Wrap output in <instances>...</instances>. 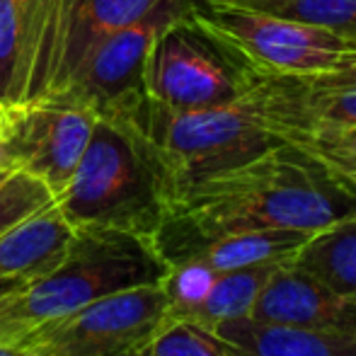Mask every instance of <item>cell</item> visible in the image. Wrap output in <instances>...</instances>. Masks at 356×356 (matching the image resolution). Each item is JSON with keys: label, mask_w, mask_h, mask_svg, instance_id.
<instances>
[{"label": "cell", "mask_w": 356, "mask_h": 356, "mask_svg": "<svg viewBox=\"0 0 356 356\" xmlns=\"http://www.w3.org/2000/svg\"><path fill=\"white\" fill-rule=\"evenodd\" d=\"M252 320L310 332L356 337V300L320 282L291 259H284L252 305Z\"/></svg>", "instance_id": "11"}, {"label": "cell", "mask_w": 356, "mask_h": 356, "mask_svg": "<svg viewBox=\"0 0 356 356\" xmlns=\"http://www.w3.org/2000/svg\"><path fill=\"white\" fill-rule=\"evenodd\" d=\"M315 90H334V88H356V56L342 71L330 73V75H320V78H313Z\"/></svg>", "instance_id": "25"}, {"label": "cell", "mask_w": 356, "mask_h": 356, "mask_svg": "<svg viewBox=\"0 0 356 356\" xmlns=\"http://www.w3.org/2000/svg\"><path fill=\"white\" fill-rule=\"evenodd\" d=\"M10 172H13V170H10ZM10 172H3V175H0V182H3V179H5V177H8V175H10Z\"/></svg>", "instance_id": "31"}, {"label": "cell", "mask_w": 356, "mask_h": 356, "mask_svg": "<svg viewBox=\"0 0 356 356\" xmlns=\"http://www.w3.org/2000/svg\"><path fill=\"white\" fill-rule=\"evenodd\" d=\"M189 8L168 10L95 42L56 92L73 95L97 119H131L148 99L145 66L155 34Z\"/></svg>", "instance_id": "9"}, {"label": "cell", "mask_w": 356, "mask_h": 356, "mask_svg": "<svg viewBox=\"0 0 356 356\" xmlns=\"http://www.w3.org/2000/svg\"><path fill=\"white\" fill-rule=\"evenodd\" d=\"M264 73L235 44L184 13L155 34L145 66V92L172 112L211 109L240 99Z\"/></svg>", "instance_id": "5"}, {"label": "cell", "mask_w": 356, "mask_h": 356, "mask_svg": "<svg viewBox=\"0 0 356 356\" xmlns=\"http://www.w3.org/2000/svg\"><path fill=\"white\" fill-rule=\"evenodd\" d=\"M293 262L356 300V213L310 235Z\"/></svg>", "instance_id": "17"}, {"label": "cell", "mask_w": 356, "mask_h": 356, "mask_svg": "<svg viewBox=\"0 0 356 356\" xmlns=\"http://www.w3.org/2000/svg\"><path fill=\"white\" fill-rule=\"evenodd\" d=\"M189 5L192 0H63L61 47L51 92L61 88L66 75L95 42L160 13Z\"/></svg>", "instance_id": "13"}, {"label": "cell", "mask_w": 356, "mask_h": 356, "mask_svg": "<svg viewBox=\"0 0 356 356\" xmlns=\"http://www.w3.org/2000/svg\"><path fill=\"white\" fill-rule=\"evenodd\" d=\"M73 228L56 202L39 209L0 235V279L32 284L63 262Z\"/></svg>", "instance_id": "14"}, {"label": "cell", "mask_w": 356, "mask_h": 356, "mask_svg": "<svg viewBox=\"0 0 356 356\" xmlns=\"http://www.w3.org/2000/svg\"><path fill=\"white\" fill-rule=\"evenodd\" d=\"M145 349L153 356H228L213 330L179 318H168Z\"/></svg>", "instance_id": "19"}, {"label": "cell", "mask_w": 356, "mask_h": 356, "mask_svg": "<svg viewBox=\"0 0 356 356\" xmlns=\"http://www.w3.org/2000/svg\"><path fill=\"white\" fill-rule=\"evenodd\" d=\"M170 318L163 284L119 291L54 320L17 344L29 356H117L141 349Z\"/></svg>", "instance_id": "7"}, {"label": "cell", "mask_w": 356, "mask_h": 356, "mask_svg": "<svg viewBox=\"0 0 356 356\" xmlns=\"http://www.w3.org/2000/svg\"><path fill=\"white\" fill-rule=\"evenodd\" d=\"M228 356H356V337L238 318L209 327Z\"/></svg>", "instance_id": "16"}, {"label": "cell", "mask_w": 356, "mask_h": 356, "mask_svg": "<svg viewBox=\"0 0 356 356\" xmlns=\"http://www.w3.org/2000/svg\"><path fill=\"white\" fill-rule=\"evenodd\" d=\"M313 112L315 129L356 127V88L315 90Z\"/></svg>", "instance_id": "22"}, {"label": "cell", "mask_w": 356, "mask_h": 356, "mask_svg": "<svg viewBox=\"0 0 356 356\" xmlns=\"http://www.w3.org/2000/svg\"><path fill=\"white\" fill-rule=\"evenodd\" d=\"M170 267L153 240L112 228H73L63 262L51 274L0 296V344L119 291L163 284Z\"/></svg>", "instance_id": "4"}, {"label": "cell", "mask_w": 356, "mask_h": 356, "mask_svg": "<svg viewBox=\"0 0 356 356\" xmlns=\"http://www.w3.org/2000/svg\"><path fill=\"white\" fill-rule=\"evenodd\" d=\"M189 13L269 73L320 78L342 71L356 56L352 39L245 3L192 0Z\"/></svg>", "instance_id": "6"}, {"label": "cell", "mask_w": 356, "mask_h": 356, "mask_svg": "<svg viewBox=\"0 0 356 356\" xmlns=\"http://www.w3.org/2000/svg\"><path fill=\"white\" fill-rule=\"evenodd\" d=\"M243 3L356 42V0H243Z\"/></svg>", "instance_id": "18"}, {"label": "cell", "mask_w": 356, "mask_h": 356, "mask_svg": "<svg viewBox=\"0 0 356 356\" xmlns=\"http://www.w3.org/2000/svg\"><path fill=\"white\" fill-rule=\"evenodd\" d=\"M117 356H153V354H150L145 347H141V349H129V352H122V354H117Z\"/></svg>", "instance_id": "28"}, {"label": "cell", "mask_w": 356, "mask_h": 356, "mask_svg": "<svg viewBox=\"0 0 356 356\" xmlns=\"http://www.w3.org/2000/svg\"><path fill=\"white\" fill-rule=\"evenodd\" d=\"M19 286H24V282H19V279H0V296L10 293V291L19 289Z\"/></svg>", "instance_id": "26"}, {"label": "cell", "mask_w": 356, "mask_h": 356, "mask_svg": "<svg viewBox=\"0 0 356 356\" xmlns=\"http://www.w3.org/2000/svg\"><path fill=\"white\" fill-rule=\"evenodd\" d=\"M158 148L129 119H97L58 211L71 228H112L153 240L172 204Z\"/></svg>", "instance_id": "3"}, {"label": "cell", "mask_w": 356, "mask_h": 356, "mask_svg": "<svg viewBox=\"0 0 356 356\" xmlns=\"http://www.w3.org/2000/svg\"><path fill=\"white\" fill-rule=\"evenodd\" d=\"M318 233V230H315ZM313 230L267 228V230H228L213 235H155L153 243L168 267L197 264V267L225 269L250 267L262 262L291 259Z\"/></svg>", "instance_id": "12"}, {"label": "cell", "mask_w": 356, "mask_h": 356, "mask_svg": "<svg viewBox=\"0 0 356 356\" xmlns=\"http://www.w3.org/2000/svg\"><path fill=\"white\" fill-rule=\"evenodd\" d=\"M19 104V42L13 0H0V109Z\"/></svg>", "instance_id": "21"}, {"label": "cell", "mask_w": 356, "mask_h": 356, "mask_svg": "<svg viewBox=\"0 0 356 356\" xmlns=\"http://www.w3.org/2000/svg\"><path fill=\"white\" fill-rule=\"evenodd\" d=\"M320 160L323 165L330 170L337 184H342L352 197H356V155H347V153H339V150H332V148H325V145H318V143H310L305 138H300Z\"/></svg>", "instance_id": "23"}, {"label": "cell", "mask_w": 356, "mask_h": 356, "mask_svg": "<svg viewBox=\"0 0 356 356\" xmlns=\"http://www.w3.org/2000/svg\"><path fill=\"white\" fill-rule=\"evenodd\" d=\"M3 172H10V168H8V160H5L3 145H0V175H3Z\"/></svg>", "instance_id": "29"}, {"label": "cell", "mask_w": 356, "mask_h": 356, "mask_svg": "<svg viewBox=\"0 0 356 356\" xmlns=\"http://www.w3.org/2000/svg\"><path fill=\"white\" fill-rule=\"evenodd\" d=\"M313 97V78L267 71L250 92L230 104L172 112L148 97L129 122L158 148L177 197L202 179L305 138L315 129Z\"/></svg>", "instance_id": "1"}, {"label": "cell", "mask_w": 356, "mask_h": 356, "mask_svg": "<svg viewBox=\"0 0 356 356\" xmlns=\"http://www.w3.org/2000/svg\"><path fill=\"white\" fill-rule=\"evenodd\" d=\"M352 213L356 197L303 141H291L179 192L155 235L267 228L315 233Z\"/></svg>", "instance_id": "2"}, {"label": "cell", "mask_w": 356, "mask_h": 356, "mask_svg": "<svg viewBox=\"0 0 356 356\" xmlns=\"http://www.w3.org/2000/svg\"><path fill=\"white\" fill-rule=\"evenodd\" d=\"M0 356H29V354L19 347H13V344H0Z\"/></svg>", "instance_id": "27"}, {"label": "cell", "mask_w": 356, "mask_h": 356, "mask_svg": "<svg viewBox=\"0 0 356 356\" xmlns=\"http://www.w3.org/2000/svg\"><path fill=\"white\" fill-rule=\"evenodd\" d=\"M305 141L339 150V153L356 155V127L352 129H313Z\"/></svg>", "instance_id": "24"}, {"label": "cell", "mask_w": 356, "mask_h": 356, "mask_svg": "<svg viewBox=\"0 0 356 356\" xmlns=\"http://www.w3.org/2000/svg\"><path fill=\"white\" fill-rule=\"evenodd\" d=\"M95 122L92 109L68 92L0 109V145L8 168L39 179L56 199L71 182Z\"/></svg>", "instance_id": "8"}, {"label": "cell", "mask_w": 356, "mask_h": 356, "mask_svg": "<svg viewBox=\"0 0 356 356\" xmlns=\"http://www.w3.org/2000/svg\"><path fill=\"white\" fill-rule=\"evenodd\" d=\"M49 204H54V194L39 179L13 170L0 182V235Z\"/></svg>", "instance_id": "20"}, {"label": "cell", "mask_w": 356, "mask_h": 356, "mask_svg": "<svg viewBox=\"0 0 356 356\" xmlns=\"http://www.w3.org/2000/svg\"><path fill=\"white\" fill-rule=\"evenodd\" d=\"M211 3H243V0H211Z\"/></svg>", "instance_id": "30"}, {"label": "cell", "mask_w": 356, "mask_h": 356, "mask_svg": "<svg viewBox=\"0 0 356 356\" xmlns=\"http://www.w3.org/2000/svg\"><path fill=\"white\" fill-rule=\"evenodd\" d=\"M19 42V104L51 92L63 29V0H13Z\"/></svg>", "instance_id": "15"}, {"label": "cell", "mask_w": 356, "mask_h": 356, "mask_svg": "<svg viewBox=\"0 0 356 356\" xmlns=\"http://www.w3.org/2000/svg\"><path fill=\"white\" fill-rule=\"evenodd\" d=\"M279 264L282 262H262L225 272L197 264L170 267L163 282L170 300V318L192 320L204 327L250 318L259 291Z\"/></svg>", "instance_id": "10"}]
</instances>
